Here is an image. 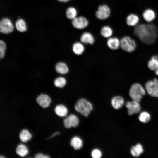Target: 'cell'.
Segmentation results:
<instances>
[{
	"instance_id": "obj_1",
	"label": "cell",
	"mask_w": 158,
	"mask_h": 158,
	"mask_svg": "<svg viewBox=\"0 0 158 158\" xmlns=\"http://www.w3.org/2000/svg\"><path fill=\"white\" fill-rule=\"evenodd\" d=\"M134 32L142 42L148 44L154 43L157 37V28L152 23L137 25L134 28Z\"/></svg>"
},
{
	"instance_id": "obj_2",
	"label": "cell",
	"mask_w": 158,
	"mask_h": 158,
	"mask_svg": "<svg viewBox=\"0 0 158 158\" xmlns=\"http://www.w3.org/2000/svg\"><path fill=\"white\" fill-rule=\"evenodd\" d=\"M75 110L83 116L87 117L93 109L92 104L84 98L78 99L75 106Z\"/></svg>"
},
{
	"instance_id": "obj_3",
	"label": "cell",
	"mask_w": 158,
	"mask_h": 158,
	"mask_svg": "<svg viewBox=\"0 0 158 158\" xmlns=\"http://www.w3.org/2000/svg\"><path fill=\"white\" fill-rule=\"evenodd\" d=\"M146 90L140 83L133 84L130 89L129 94L133 100L140 102L146 93Z\"/></svg>"
},
{
	"instance_id": "obj_4",
	"label": "cell",
	"mask_w": 158,
	"mask_h": 158,
	"mask_svg": "<svg viewBox=\"0 0 158 158\" xmlns=\"http://www.w3.org/2000/svg\"><path fill=\"white\" fill-rule=\"evenodd\" d=\"M120 47L124 51L131 53L135 50L136 44L134 40L129 36H125L120 40Z\"/></svg>"
},
{
	"instance_id": "obj_5",
	"label": "cell",
	"mask_w": 158,
	"mask_h": 158,
	"mask_svg": "<svg viewBox=\"0 0 158 158\" xmlns=\"http://www.w3.org/2000/svg\"><path fill=\"white\" fill-rule=\"evenodd\" d=\"M145 87L146 91L149 95L158 98V80L157 78L147 81Z\"/></svg>"
},
{
	"instance_id": "obj_6",
	"label": "cell",
	"mask_w": 158,
	"mask_h": 158,
	"mask_svg": "<svg viewBox=\"0 0 158 158\" xmlns=\"http://www.w3.org/2000/svg\"><path fill=\"white\" fill-rule=\"evenodd\" d=\"M111 10L107 5L103 4L100 5L96 12V17L100 20H104L110 16Z\"/></svg>"
},
{
	"instance_id": "obj_7",
	"label": "cell",
	"mask_w": 158,
	"mask_h": 158,
	"mask_svg": "<svg viewBox=\"0 0 158 158\" xmlns=\"http://www.w3.org/2000/svg\"><path fill=\"white\" fill-rule=\"evenodd\" d=\"M13 30V26L10 20L7 18H4L1 20L0 22L1 32L7 34L12 32Z\"/></svg>"
},
{
	"instance_id": "obj_8",
	"label": "cell",
	"mask_w": 158,
	"mask_h": 158,
	"mask_svg": "<svg viewBox=\"0 0 158 158\" xmlns=\"http://www.w3.org/2000/svg\"><path fill=\"white\" fill-rule=\"evenodd\" d=\"M128 109V113L129 115L138 113L141 110V106L139 102L133 100L128 101L126 104Z\"/></svg>"
},
{
	"instance_id": "obj_9",
	"label": "cell",
	"mask_w": 158,
	"mask_h": 158,
	"mask_svg": "<svg viewBox=\"0 0 158 158\" xmlns=\"http://www.w3.org/2000/svg\"><path fill=\"white\" fill-rule=\"evenodd\" d=\"M89 22L87 19L83 16L76 17L72 20L73 26L77 29H82L87 27Z\"/></svg>"
},
{
	"instance_id": "obj_10",
	"label": "cell",
	"mask_w": 158,
	"mask_h": 158,
	"mask_svg": "<svg viewBox=\"0 0 158 158\" xmlns=\"http://www.w3.org/2000/svg\"><path fill=\"white\" fill-rule=\"evenodd\" d=\"M79 123L78 118L74 114L70 115L63 120L64 126L67 128H70L72 127H77Z\"/></svg>"
},
{
	"instance_id": "obj_11",
	"label": "cell",
	"mask_w": 158,
	"mask_h": 158,
	"mask_svg": "<svg viewBox=\"0 0 158 158\" xmlns=\"http://www.w3.org/2000/svg\"><path fill=\"white\" fill-rule=\"evenodd\" d=\"M36 100L37 103L42 107L46 108L50 104L51 99L47 95L41 94L37 97Z\"/></svg>"
},
{
	"instance_id": "obj_12",
	"label": "cell",
	"mask_w": 158,
	"mask_h": 158,
	"mask_svg": "<svg viewBox=\"0 0 158 158\" xmlns=\"http://www.w3.org/2000/svg\"><path fill=\"white\" fill-rule=\"evenodd\" d=\"M80 42L84 44H93L95 42L94 37L91 33L88 32L83 33L80 37Z\"/></svg>"
},
{
	"instance_id": "obj_13",
	"label": "cell",
	"mask_w": 158,
	"mask_h": 158,
	"mask_svg": "<svg viewBox=\"0 0 158 158\" xmlns=\"http://www.w3.org/2000/svg\"><path fill=\"white\" fill-rule=\"evenodd\" d=\"M108 47L112 50H116L120 46V40L116 37H110L108 38L107 41Z\"/></svg>"
},
{
	"instance_id": "obj_14",
	"label": "cell",
	"mask_w": 158,
	"mask_h": 158,
	"mask_svg": "<svg viewBox=\"0 0 158 158\" xmlns=\"http://www.w3.org/2000/svg\"><path fill=\"white\" fill-rule=\"evenodd\" d=\"M84 44L81 42H77L74 43L72 47L73 52L77 55H82L85 51V48Z\"/></svg>"
},
{
	"instance_id": "obj_15",
	"label": "cell",
	"mask_w": 158,
	"mask_h": 158,
	"mask_svg": "<svg viewBox=\"0 0 158 158\" xmlns=\"http://www.w3.org/2000/svg\"><path fill=\"white\" fill-rule=\"evenodd\" d=\"M124 102L123 98L120 96L114 97L111 99V103L113 107L116 109L121 108Z\"/></svg>"
},
{
	"instance_id": "obj_16",
	"label": "cell",
	"mask_w": 158,
	"mask_h": 158,
	"mask_svg": "<svg viewBox=\"0 0 158 158\" xmlns=\"http://www.w3.org/2000/svg\"><path fill=\"white\" fill-rule=\"evenodd\" d=\"M55 69L57 72L62 75H65L69 71V68L66 64L62 62L57 63L55 66Z\"/></svg>"
},
{
	"instance_id": "obj_17",
	"label": "cell",
	"mask_w": 158,
	"mask_h": 158,
	"mask_svg": "<svg viewBox=\"0 0 158 158\" xmlns=\"http://www.w3.org/2000/svg\"><path fill=\"white\" fill-rule=\"evenodd\" d=\"M70 144L74 149L79 150L82 147L83 142L80 138L77 136H75L71 138Z\"/></svg>"
},
{
	"instance_id": "obj_18",
	"label": "cell",
	"mask_w": 158,
	"mask_h": 158,
	"mask_svg": "<svg viewBox=\"0 0 158 158\" xmlns=\"http://www.w3.org/2000/svg\"><path fill=\"white\" fill-rule=\"evenodd\" d=\"M54 111L57 115L60 117L66 116L68 113L67 107L63 104L56 105L54 109Z\"/></svg>"
},
{
	"instance_id": "obj_19",
	"label": "cell",
	"mask_w": 158,
	"mask_h": 158,
	"mask_svg": "<svg viewBox=\"0 0 158 158\" xmlns=\"http://www.w3.org/2000/svg\"><path fill=\"white\" fill-rule=\"evenodd\" d=\"M142 16L145 20L149 22L153 21L156 17V14L154 11L150 9L145 10L143 12Z\"/></svg>"
},
{
	"instance_id": "obj_20",
	"label": "cell",
	"mask_w": 158,
	"mask_h": 158,
	"mask_svg": "<svg viewBox=\"0 0 158 158\" xmlns=\"http://www.w3.org/2000/svg\"><path fill=\"white\" fill-rule=\"evenodd\" d=\"M144 149L142 145L140 144H137L133 146L130 150L131 154L134 157H138L143 153Z\"/></svg>"
},
{
	"instance_id": "obj_21",
	"label": "cell",
	"mask_w": 158,
	"mask_h": 158,
	"mask_svg": "<svg viewBox=\"0 0 158 158\" xmlns=\"http://www.w3.org/2000/svg\"><path fill=\"white\" fill-rule=\"evenodd\" d=\"M139 20V18L137 15L134 14H130L127 17L126 23L129 26H136Z\"/></svg>"
},
{
	"instance_id": "obj_22",
	"label": "cell",
	"mask_w": 158,
	"mask_h": 158,
	"mask_svg": "<svg viewBox=\"0 0 158 158\" xmlns=\"http://www.w3.org/2000/svg\"><path fill=\"white\" fill-rule=\"evenodd\" d=\"M32 137L31 134L26 129L22 130L19 134L20 140L23 142H26L30 140Z\"/></svg>"
},
{
	"instance_id": "obj_23",
	"label": "cell",
	"mask_w": 158,
	"mask_h": 158,
	"mask_svg": "<svg viewBox=\"0 0 158 158\" xmlns=\"http://www.w3.org/2000/svg\"><path fill=\"white\" fill-rule=\"evenodd\" d=\"M16 154L21 157L25 156L28 153V150L26 146L24 145L20 144L18 145L16 148Z\"/></svg>"
},
{
	"instance_id": "obj_24",
	"label": "cell",
	"mask_w": 158,
	"mask_h": 158,
	"mask_svg": "<svg viewBox=\"0 0 158 158\" xmlns=\"http://www.w3.org/2000/svg\"><path fill=\"white\" fill-rule=\"evenodd\" d=\"M148 66L151 70H155L158 68V56H153L148 63Z\"/></svg>"
},
{
	"instance_id": "obj_25",
	"label": "cell",
	"mask_w": 158,
	"mask_h": 158,
	"mask_svg": "<svg viewBox=\"0 0 158 158\" xmlns=\"http://www.w3.org/2000/svg\"><path fill=\"white\" fill-rule=\"evenodd\" d=\"M100 33L103 37L108 38L111 37L113 34V31L112 28L108 26L103 27L100 31Z\"/></svg>"
},
{
	"instance_id": "obj_26",
	"label": "cell",
	"mask_w": 158,
	"mask_h": 158,
	"mask_svg": "<svg viewBox=\"0 0 158 158\" xmlns=\"http://www.w3.org/2000/svg\"><path fill=\"white\" fill-rule=\"evenodd\" d=\"M15 26L17 30L19 32H23L27 30V26L25 21L20 18L17 20L15 23Z\"/></svg>"
},
{
	"instance_id": "obj_27",
	"label": "cell",
	"mask_w": 158,
	"mask_h": 158,
	"mask_svg": "<svg viewBox=\"0 0 158 158\" xmlns=\"http://www.w3.org/2000/svg\"><path fill=\"white\" fill-rule=\"evenodd\" d=\"M66 14L68 18L72 20L77 17V11L75 8L70 7L67 9Z\"/></svg>"
},
{
	"instance_id": "obj_28",
	"label": "cell",
	"mask_w": 158,
	"mask_h": 158,
	"mask_svg": "<svg viewBox=\"0 0 158 158\" xmlns=\"http://www.w3.org/2000/svg\"><path fill=\"white\" fill-rule=\"evenodd\" d=\"M67 80L66 78L60 76L56 78L54 81V85L56 87L62 88L66 85Z\"/></svg>"
},
{
	"instance_id": "obj_29",
	"label": "cell",
	"mask_w": 158,
	"mask_h": 158,
	"mask_svg": "<svg viewBox=\"0 0 158 158\" xmlns=\"http://www.w3.org/2000/svg\"><path fill=\"white\" fill-rule=\"evenodd\" d=\"M138 118L141 122L144 123H146L150 120V116L147 112L144 111L140 114Z\"/></svg>"
},
{
	"instance_id": "obj_30",
	"label": "cell",
	"mask_w": 158,
	"mask_h": 158,
	"mask_svg": "<svg viewBox=\"0 0 158 158\" xmlns=\"http://www.w3.org/2000/svg\"><path fill=\"white\" fill-rule=\"evenodd\" d=\"M6 49V44L3 40L0 41V58H3L4 56Z\"/></svg>"
},
{
	"instance_id": "obj_31",
	"label": "cell",
	"mask_w": 158,
	"mask_h": 158,
	"mask_svg": "<svg viewBox=\"0 0 158 158\" xmlns=\"http://www.w3.org/2000/svg\"><path fill=\"white\" fill-rule=\"evenodd\" d=\"M91 155L93 158H100L102 156V153L99 149H95L92 151Z\"/></svg>"
},
{
	"instance_id": "obj_32",
	"label": "cell",
	"mask_w": 158,
	"mask_h": 158,
	"mask_svg": "<svg viewBox=\"0 0 158 158\" xmlns=\"http://www.w3.org/2000/svg\"><path fill=\"white\" fill-rule=\"evenodd\" d=\"M35 157L36 158H49L50 157L48 155H44L41 153H38L35 155Z\"/></svg>"
},
{
	"instance_id": "obj_33",
	"label": "cell",
	"mask_w": 158,
	"mask_h": 158,
	"mask_svg": "<svg viewBox=\"0 0 158 158\" xmlns=\"http://www.w3.org/2000/svg\"><path fill=\"white\" fill-rule=\"evenodd\" d=\"M60 133L59 132H57L52 134V135H51L50 137V138H52L54 137V136H56L57 135L59 134Z\"/></svg>"
},
{
	"instance_id": "obj_34",
	"label": "cell",
	"mask_w": 158,
	"mask_h": 158,
	"mask_svg": "<svg viewBox=\"0 0 158 158\" xmlns=\"http://www.w3.org/2000/svg\"><path fill=\"white\" fill-rule=\"evenodd\" d=\"M58 1L61 2H67L69 1L70 0H57Z\"/></svg>"
},
{
	"instance_id": "obj_35",
	"label": "cell",
	"mask_w": 158,
	"mask_h": 158,
	"mask_svg": "<svg viewBox=\"0 0 158 158\" xmlns=\"http://www.w3.org/2000/svg\"><path fill=\"white\" fill-rule=\"evenodd\" d=\"M155 73L158 76V68L155 70Z\"/></svg>"
}]
</instances>
